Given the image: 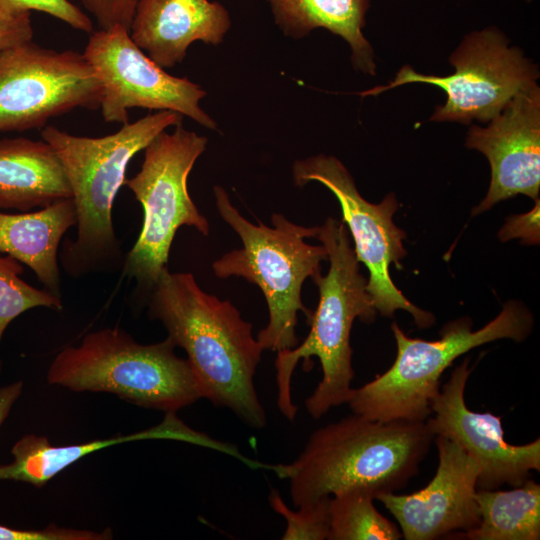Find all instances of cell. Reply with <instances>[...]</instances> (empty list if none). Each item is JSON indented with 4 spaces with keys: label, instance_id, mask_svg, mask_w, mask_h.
Returning <instances> with one entry per match:
<instances>
[{
    "label": "cell",
    "instance_id": "1",
    "mask_svg": "<svg viewBox=\"0 0 540 540\" xmlns=\"http://www.w3.org/2000/svg\"><path fill=\"white\" fill-rule=\"evenodd\" d=\"M146 297L149 317L185 350L204 398L247 426L263 428L267 418L254 376L264 350L252 324L230 301L203 291L191 273L165 268Z\"/></svg>",
    "mask_w": 540,
    "mask_h": 540
},
{
    "label": "cell",
    "instance_id": "2",
    "mask_svg": "<svg viewBox=\"0 0 540 540\" xmlns=\"http://www.w3.org/2000/svg\"><path fill=\"white\" fill-rule=\"evenodd\" d=\"M435 435L426 421H376L352 413L311 433L301 454L275 471L287 479L294 506L351 488L403 489L418 474Z\"/></svg>",
    "mask_w": 540,
    "mask_h": 540
},
{
    "label": "cell",
    "instance_id": "3",
    "mask_svg": "<svg viewBox=\"0 0 540 540\" xmlns=\"http://www.w3.org/2000/svg\"><path fill=\"white\" fill-rule=\"evenodd\" d=\"M182 120L177 112L157 111L102 137L43 127L41 138L60 160L76 206V240H66L60 255L64 270L72 277L115 270L124 263L112 207L125 184L128 164L161 132Z\"/></svg>",
    "mask_w": 540,
    "mask_h": 540
},
{
    "label": "cell",
    "instance_id": "4",
    "mask_svg": "<svg viewBox=\"0 0 540 540\" xmlns=\"http://www.w3.org/2000/svg\"><path fill=\"white\" fill-rule=\"evenodd\" d=\"M327 251L329 270L312 278L319 290V302L308 322L305 340L291 349L277 352L275 361L278 408L290 421L298 407L291 396V378L301 359L318 357L322 379L306 399L309 415L319 419L330 409L348 402L354 378L350 334L355 319L370 323L377 311L360 271L349 230L343 221L329 217L318 226L316 237Z\"/></svg>",
    "mask_w": 540,
    "mask_h": 540
},
{
    "label": "cell",
    "instance_id": "5",
    "mask_svg": "<svg viewBox=\"0 0 540 540\" xmlns=\"http://www.w3.org/2000/svg\"><path fill=\"white\" fill-rule=\"evenodd\" d=\"M213 191L220 217L242 241L241 248L212 263L214 274L220 279L241 277L261 289L269 313L268 324L256 337L263 350L279 352L297 346L298 312L307 320L312 315L302 302V285L321 273L320 264L327 260L322 244L306 242L316 237L318 226L296 224L280 213L272 214V227L253 224L233 206L224 188L215 186Z\"/></svg>",
    "mask_w": 540,
    "mask_h": 540
},
{
    "label": "cell",
    "instance_id": "6",
    "mask_svg": "<svg viewBox=\"0 0 540 540\" xmlns=\"http://www.w3.org/2000/svg\"><path fill=\"white\" fill-rule=\"evenodd\" d=\"M167 337L140 344L120 327L87 334L78 346L62 349L47 381L75 392H107L137 406L176 413L204 398L187 359L175 354Z\"/></svg>",
    "mask_w": 540,
    "mask_h": 540
},
{
    "label": "cell",
    "instance_id": "7",
    "mask_svg": "<svg viewBox=\"0 0 540 540\" xmlns=\"http://www.w3.org/2000/svg\"><path fill=\"white\" fill-rule=\"evenodd\" d=\"M534 324L532 313L516 300L507 301L500 313L478 330L472 319L446 323L437 340L407 336L396 322L391 325L397 354L381 375L353 388L347 402L352 413L376 421H419L431 415V403L440 391L444 371L473 348L499 340H525Z\"/></svg>",
    "mask_w": 540,
    "mask_h": 540
},
{
    "label": "cell",
    "instance_id": "8",
    "mask_svg": "<svg viewBox=\"0 0 540 540\" xmlns=\"http://www.w3.org/2000/svg\"><path fill=\"white\" fill-rule=\"evenodd\" d=\"M207 138L177 124L173 132H161L144 149L138 173L125 184L143 208L140 234L124 259V274L147 296L161 272L167 268L170 248L181 226L209 234L208 220L193 202L188 176L205 151Z\"/></svg>",
    "mask_w": 540,
    "mask_h": 540
},
{
    "label": "cell",
    "instance_id": "9",
    "mask_svg": "<svg viewBox=\"0 0 540 540\" xmlns=\"http://www.w3.org/2000/svg\"><path fill=\"white\" fill-rule=\"evenodd\" d=\"M450 62L455 72L443 77L421 74L403 66L388 84L361 95H378L409 83L435 85L444 90L447 99L435 109L430 120L470 124L473 120L490 121L517 93L537 85L535 65L521 50L509 47L506 37L496 28L465 36Z\"/></svg>",
    "mask_w": 540,
    "mask_h": 540
},
{
    "label": "cell",
    "instance_id": "10",
    "mask_svg": "<svg viewBox=\"0 0 540 540\" xmlns=\"http://www.w3.org/2000/svg\"><path fill=\"white\" fill-rule=\"evenodd\" d=\"M294 184L304 186L315 181L329 189L340 204L342 221L351 232L356 257L369 271L367 290L377 312L391 317L397 310L410 313L420 329L435 323L432 313L411 303L396 287L390 265L406 256L405 232L393 222L398 202L393 193L380 203L365 200L358 192L346 167L334 156L316 155L297 160L292 167Z\"/></svg>",
    "mask_w": 540,
    "mask_h": 540
},
{
    "label": "cell",
    "instance_id": "11",
    "mask_svg": "<svg viewBox=\"0 0 540 540\" xmlns=\"http://www.w3.org/2000/svg\"><path fill=\"white\" fill-rule=\"evenodd\" d=\"M102 85L83 53L32 40L0 54V132L43 128L52 118L99 109Z\"/></svg>",
    "mask_w": 540,
    "mask_h": 540
},
{
    "label": "cell",
    "instance_id": "12",
    "mask_svg": "<svg viewBox=\"0 0 540 540\" xmlns=\"http://www.w3.org/2000/svg\"><path fill=\"white\" fill-rule=\"evenodd\" d=\"M83 55L101 85L99 109L108 123L129 122L128 110H169L216 129L201 108L206 91L186 77L168 74L144 53L121 25L90 33Z\"/></svg>",
    "mask_w": 540,
    "mask_h": 540
},
{
    "label": "cell",
    "instance_id": "13",
    "mask_svg": "<svg viewBox=\"0 0 540 540\" xmlns=\"http://www.w3.org/2000/svg\"><path fill=\"white\" fill-rule=\"evenodd\" d=\"M470 359L456 366L431 403L426 420L435 436L457 444L478 467L477 489L523 484L531 471H540V439L509 444L504 438L502 416L476 412L467 407L465 388L473 370Z\"/></svg>",
    "mask_w": 540,
    "mask_h": 540
},
{
    "label": "cell",
    "instance_id": "14",
    "mask_svg": "<svg viewBox=\"0 0 540 540\" xmlns=\"http://www.w3.org/2000/svg\"><path fill=\"white\" fill-rule=\"evenodd\" d=\"M434 442L438 466L425 487L410 494L389 492L375 497L397 520L406 540L456 535L479 523L476 463L451 440L435 436Z\"/></svg>",
    "mask_w": 540,
    "mask_h": 540
},
{
    "label": "cell",
    "instance_id": "15",
    "mask_svg": "<svg viewBox=\"0 0 540 540\" xmlns=\"http://www.w3.org/2000/svg\"><path fill=\"white\" fill-rule=\"evenodd\" d=\"M487 127L472 125L465 146L483 153L491 182L473 215L523 194L536 200L540 190V90L517 93Z\"/></svg>",
    "mask_w": 540,
    "mask_h": 540
},
{
    "label": "cell",
    "instance_id": "16",
    "mask_svg": "<svg viewBox=\"0 0 540 540\" xmlns=\"http://www.w3.org/2000/svg\"><path fill=\"white\" fill-rule=\"evenodd\" d=\"M230 25L229 12L218 2L138 0L129 34L164 69L182 62L195 41L220 44Z\"/></svg>",
    "mask_w": 540,
    "mask_h": 540
},
{
    "label": "cell",
    "instance_id": "17",
    "mask_svg": "<svg viewBox=\"0 0 540 540\" xmlns=\"http://www.w3.org/2000/svg\"><path fill=\"white\" fill-rule=\"evenodd\" d=\"M76 223L72 197L35 212L9 214L0 210V253L27 265L45 290L61 298L58 249L64 234Z\"/></svg>",
    "mask_w": 540,
    "mask_h": 540
},
{
    "label": "cell",
    "instance_id": "18",
    "mask_svg": "<svg viewBox=\"0 0 540 540\" xmlns=\"http://www.w3.org/2000/svg\"><path fill=\"white\" fill-rule=\"evenodd\" d=\"M71 197L61 162L47 142L25 137L0 140V210L27 212Z\"/></svg>",
    "mask_w": 540,
    "mask_h": 540
},
{
    "label": "cell",
    "instance_id": "19",
    "mask_svg": "<svg viewBox=\"0 0 540 540\" xmlns=\"http://www.w3.org/2000/svg\"><path fill=\"white\" fill-rule=\"evenodd\" d=\"M149 438L191 441L195 440L196 436L175 417V413H167L163 423L145 431L81 444L54 446L45 436L26 434L11 449L13 461L0 463V480L19 481L42 487L84 456L120 443Z\"/></svg>",
    "mask_w": 540,
    "mask_h": 540
},
{
    "label": "cell",
    "instance_id": "20",
    "mask_svg": "<svg viewBox=\"0 0 540 540\" xmlns=\"http://www.w3.org/2000/svg\"><path fill=\"white\" fill-rule=\"evenodd\" d=\"M267 1L285 35L300 38L316 28L327 29L349 44L356 69L375 75L373 50L362 32L369 0Z\"/></svg>",
    "mask_w": 540,
    "mask_h": 540
},
{
    "label": "cell",
    "instance_id": "21",
    "mask_svg": "<svg viewBox=\"0 0 540 540\" xmlns=\"http://www.w3.org/2000/svg\"><path fill=\"white\" fill-rule=\"evenodd\" d=\"M476 527L456 534L468 540H539L540 485L528 478L511 490L477 489Z\"/></svg>",
    "mask_w": 540,
    "mask_h": 540
},
{
    "label": "cell",
    "instance_id": "22",
    "mask_svg": "<svg viewBox=\"0 0 540 540\" xmlns=\"http://www.w3.org/2000/svg\"><path fill=\"white\" fill-rule=\"evenodd\" d=\"M375 494L365 488H351L329 500L328 540H398V526L375 508Z\"/></svg>",
    "mask_w": 540,
    "mask_h": 540
},
{
    "label": "cell",
    "instance_id": "23",
    "mask_svg": "<svg viewBox=\"0 0 540 540\" xmlns=\"http://www.w3.org/2000/svg\"><path fill=\"white\" fill-rule=\"evenodd\" d=\"M23 266L15 258L0 255V343L7 326L19 315L35 307L62 310V300L47 290L26 283ZM2 363L0 360V372Z\"/></svg>",
    "mask_w": 540,
    "mask_h": 540
},
{
    "label": "cell",
    "instance_id": "24",
    "mask_svg": "<svg viewBox=\"0 0 540 540\" xmlns=\"http://www.w3.org/2000/svg\"><path fill=\"white\" fill-rule=\"evenodd\" d=\"M269 504L286 521L282 540H324L329 534V500L322 498L314 503L290 509L277 490L269 494Z\"/></svg>",
    "mask_w": 540,
    "mask_h": 540
},
{
    "label": "cell",
    "instance_id": "25",
    "mask_svg": "<svg viewBox=\"0 0 540 540\" xmlns=\"http://www.w3.org/2000/svg\"><path fill=\"white\" fill-rule=\"evenodd\" d=\"M38 11L46 13L75 30L94 31L91 18L69 0H0V16H16Z\"/></svg>",
    "mask_w": 540,
    "mask_h": 540
},
{
    "label": "cell",
    "instance_id": "26",
    "mask_svg": "<svg viewBox=\"0 0 540 540\" xmlns=\"http://www.w3.org/2000/svg\"><path fill=\"white\" fill-rule=\"evenodd\" d=\"M112 531L101 532L59 527L54 524L39 530H23L0 525V540H108Z\"/></svg>",
    "mask_w": 540,
    "mask_h": 540
},
{
    "label": "cell",
    "instance_id": "27",
    "mask_svg": "<svg viewBox=\"0 0 540 540\" xmlns=\"http://www.w3.org/2000/svg\"><path fill=\"white\" fill-rule=\"evenodd\" d=\"M138 0H81L99 29L121 25L129 30Z\"/></svg>",
    "mask_w": 540,
    "mask_h": 540
},
{
    "label": "cell",
    "instance_id": "28",
    "mask_svg": "<svg viewBox=\"0 0 540 540\" xmlns=\"http://www.w3.org/2000/svg\"><path fill=\"white\" fill-rule=\"evenodd\" d=\"M539 202L537 198L534 207L528 213L510 216L499 231L500 240L520 238L522 244H538L540 238Z\"/></svg>",
    "mask_w": 540,
    "mask_h": 540
},
{
    "label": "cell",
    "instance_id": "29",
    "mask_svg": "<svg viewBox=\"0 0 540 540\" xmlns=\"http://www.w3.org/2000/svg\"><path fill=\"white\" fill-rule=\"evenodd\" d=\"M33 38L31 13L0 16V54L9 47Z\"/></svg>",
    "mask_w": 540,
    "mask_h": 540
},
{
    "label": "cell",
    "instance_id": "30",
    "mask_svg": "<svg viewBox=\"0 0 540 540\" xmlns=\"http://www.w3.org/2000/svg\"><path fill=\"white\" fill-rule=\"evenodd\" d=\"M22 390V381L0 387V427L8 417L14 403L20 397Z\"/></svg>",
    "mask_w": 540,
    "mask_h": 540
},
{
    "label": "cell",
    "instance_id": "31",
    "mask_svg": "<svg viewBox=\"0 0 540 540\" xmlns=\"http://www.w3.org/2000/svg\"><path fill=\"white\" fill-rule=\"evenodd\" d=\"M526 1L530 2L531 0H526Z\"/></svg>",
    "mask_w": 540,
    "mask_h": 540
}]
</instances>
